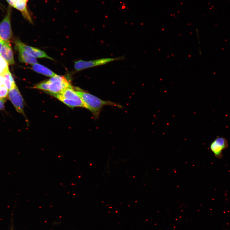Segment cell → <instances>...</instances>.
Returning a JSON list of instances; mask_svg holds the SVG:
<instances>
[{
	"label": "cell",
	"instance_id": "obj_11",
	"mask_svg": "<svg viewBox=\"0 0 230 230\" xmlns=\"http://www.w3.org/2000/svg\"><path fill=\"white\" fill-rule=\"evenodd\" d=\"M26 3L24 0H17L15 8L20 11L25 19L32 23V20L27 10Z\"/></svg>",
	"mask_w": 230,
	"mask_h": 230
},
{
	"label": "cell",
	"instance_id": "obj_1",
	"mask_svg": "<svg viewBox=\"0 0 230 230\" xmlns=\"http://www.w3.org/2000/svg\"><path fill=\"white\" fill-rule=\"evenodd\" d=\"M76 89L77 90H76L77 93L85 105L86 108L89 110L96 119L99 117L101 111L105 106H109L123 108L121 105L116 103L109 101L101 99L93 94L82 90L79 88Z\"/></svg>",
	"mask_w": 230,
	"mask_h": 230
},
{
	"label": "cell",
	"instance_id": "obj_18",
	"mask_svg": "<svg viewBox=\"0 0 230 230\" xmlns=\"http://www.w3.org/2000/svg\"><path fill=\"white\" fill-rule=\"evenodd\" d=\"M5 41L0 40V55H1L2 46Z\"/></svg>",
	"mask_w": 230,
	"mask_h": 230
},
{
	"label": "cell",
	"instance_id": "obj_8",
	"mask_svg": "<svg viewBox=\"0 0 230 230\" xmlns=\"http://www.w3.org/2000/svg\"><path fill=\"white\" fill-rule=\"evenodd\" d=\"M15 46L16 48H20L28 52L32 56L35 58H46L53 60L52 58L49 57L46 53L38 48L27 45L19 40L15 41Z\"/></svg>",
	"mask_w": 230,
	"mask_h": 230
},
{
	"label": "cell",
	"instance_id": "obj_5",
	"mask_svg": "<svg viewBox=\"0 0 230 230\" xmlns=\"http://www.w3.org/2000/svg\"><path fill=\"white\" fill-rule=\"evenodd\" d=\"M8 96L17 112L24 115V100L16 85L8 90Z\"/></svg>",
	"mask_w": 230,
	"mask_h": 230
},
{
	"label": "cell",
	"instance_id": "obj_12",
	"mask_svg": "<svg viewBox=\"0 0 230 230\" xmlns=\"http://www.w3.org/2000/svg\"><path fill=\"white\" fill-rule=\"evenodd\" d=\"M32 69L36 72L46 76L52 77L56 75L49 69L38 63L32 65Z\"/></svg>",
	"mask_w": 230,
	"mask_h": 230
},
{
	"label": "cell",
	"instance_id": "obj_2",
	"mask_svg": "<svg viewBox=\"0 0 230 230\" xmlns=\"http://www.w3.org/2000/svg\"><path fill=\"white\" fill-rule=\"evenodd\" d=\"M53 95L70 107L86 108V106L81 97L71 86L65 89L61 93Z\"/></svg>",
	"mask_w": 230,
	"mask_h": 230
},
{
	"label": "cell",
	"instance_id": "obj_13",
	"mask_svg": "<svg viewBox=\"0 0 230 230\" xmlns=\"http://www.w3.org/2000/svg\"><path fill=\"white\" fill-rule=\"evenodd\" d=\"M8 70V64L0 55V76H2Z\"/></svg>",
	"mask_w": 230,
	"mask_h": 230
},
{
	"label": "cell",
	"instance_id": "obj_14",
	"mask_svg": "<svg viewBox=\"0 0 230 230\" xmlns=\"http://www.w3.org/2000/svg\"><path fill=\"white\" fill-rule=\"evenodd\" d=\"M4 78L10 81L12 84H14L15 83L14 81L12 75L10 70H8L2 76Z\"/></svg>",
	"mask_w": 230,
	"mask_h": 230
},
{
	"label": "cell",
	"instance_id": "obj_19",
	"mask_svg": "<svg viewBox=\"0 0 230 230\" xmlns=\"http://www.w3.org/2000/svg\"><path fill=\"white\" fill-rule=\"evenodd\" d=\"M24 1L26 3L27 2H28V0H24Z\"/></svg>",
	"mask_w": 230,
	"mask_h": 230
},
{
	"label": "cell",
	"instance_id": "obj_17",
	"mask_svg": "<svg viewBox=\"0 0 230 230\" xmlns=\"http://www.w3.org/2000/svg\"><path fill=\"white\" fill-rule=\"evenodd\" d=\"M9 4L12 6L15 7L17 0H6Z\"/></svg>",
	"mask_w": 230,
	"mask_h": 230
},
{
	"label": "cell",
	"instance_id": "obj_10",
	"mask_svg": "<svg viewBox=\"0 0 230 230\" xmlns=\"http://www.w3.org/2000/svg\"><path fill=\"white\" fill-rule=\"evenodd\" d=\"M19 51V59L21 62L34 65L38 63L37 61L28 52L20 48H16Z\"/></svg>",
	"mask_w": 230,
	"mask_h": 230
},
{
	"label": "cell",
	"instance_id": "obj_16",
	"mask_svg": "<svg viewBox=\"0 0 230 230\" xmlns=\"http://www.w3.org/2000/svg\"><path fill=\"white\" fill-rule=\"evenodd\" d=\"M5 102V99L0 98V110H2L4 109Z\"/></svg>",
	"mask_w": 230,
	"mask_h": 230
},
{
	"label": "cell",
	"instance_id": "obj_7",
	"mask_svg": "<svg viewBox=\"0 0 230 230\" xmlns=\"http://www.w3.org/2000/svg\"><path fill=\"white\" fill-rule=\"evenodd\" d=\"M12 33L10 23V11H9L3 21L0 23V40L9 41Z\"/></svg>",
	"mask_w": 230,
	"mask_h": 230
},
{
	"label": "cell",
	"instance_id": "obj_9",
	"mask_svg": "<svg viewBox=\"0 0 230 230\" xmlns=\"http://www.w3.org/2000/svg\"><path fill=\"white\" fill-rule=\"evenodd\" d=\"M1 55L9 65L15 64L13 53L10 41H5L2 46Z\"/></svg>",
	"mask_w": 230,
	"mask_h": 230
},
{
	"label": "cell",
	"instance_id": "obj_4",
	"mask_svg": "<svg viewBox=\"0 0 230 230\" xmlns=\"http://www.w3.org/2000/svg\"><path fill=\"white\" fill-rule=\"evenodd\" d=\"M123 57L102 58L90 61L79 60L75 62L74 68L77 71L105 65L109 62L123 59Z\"/></svg>",
	"mask_w": 230,
	"mask_h": 230
},
{
	"label": "cell",
	"instance_id": "obj_6",
	"mask_svg": "<svg viewBox=\"0 0 230 230\" xmlns=\"http://www.w3.org/2000/svg\"><path fill=\"white\" fill-rule=\"evenodd\" d=\"M228 146V141L226 138L223 137H217L211 143L210 150L218 159H222L223 157V152Z\"/></svg>",
	"mask_w": 230,
	"mask_h": 230
},
{
	"label": "cell",
	"instance_id": "obj_15",
	"mask_svg": "<svg viewBox=\"0 0 230 230\" xmlns=\"http://www.w3.org/2000/svg\"><path fill=\"white\" fill-rule=\"evenodd\" d=\"M8 90L3 85L0 87V98H4L8 95Z\"/></svg>",
	"mask_w": 230,
	"mask_h": 230
},
{
	"label": "cell",
	"instance_id": "obj_3",
	"mask_svg": "<svg viewBox=\"0 0 230 230\" xmlns=\"http://www.w3.org/2000/svg\"><path fill=\"white\" fill-rule=\"evenodd\" d=\"M47 81V91L53 95L61 93L64 90L71 86L65 77L57 75Z\"/></svg>",
	"mask_w": 230,
	"mask_h": 230
}]
</instances>
